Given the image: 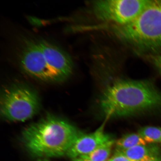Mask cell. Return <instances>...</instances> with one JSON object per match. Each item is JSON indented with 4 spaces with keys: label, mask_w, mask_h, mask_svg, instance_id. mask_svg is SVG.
<instances>
[{
    "label": "cell",
    "mask_w": 161,
    "mask_h": 161,
    "mask_svg": "<svg viewBox=\"0 0 161 161\" xmlns=\"http://www.w3.org/2000/svg\"><path fill=\"white\" fill-rule=\"evenodd\" d=\"M99 105L106 120L161 110V92L148 80L116 79L103 91Z\"/></svg>",
    "instance_id": "obj_1"
},
{
    "label": "cell",
    "mask_w": 161,
    "mask_h": 161,
    "mask_svg": "<svg viewBox=\"0 0 161 161\" xmlns=\"http://www.w3.org/2000/svg\"><path fill=\"white\" fill-rule=\"evenodd\" d=\"M80 132L67 121L48 115L25 128L21 140L34 156L59 157L66 155Z\"/></svg>",
    "instance_id": "obj_2"
},
{
    "label": "cell",
    "mask_w": 161,
    "mask_h": 161,
    "mask_svg": "<svg viewBox=\"0 0 161 161\" xmlns=\"http://www.w3.org/2000/svg\"><path fill=\"white\" fill-rule=\"evenodd\" d=\"M103 30L138 51L161 50V1L152 0L139 15L127 25L103 26Z\"/></svg>",
    "instance_id": "obj_3"
},
{
    "label": "cell",
    "mask_w": 161,
    "mask_h": 161,
    "mask_svg": "<svg viewBox=\"0 0 161 161\" xmlns=\"http://www.w3.org/2000/svg\"><path fill=\"white\" fill-rule=\"evenodd\" d=\"M18 62L24 72L36 79L47 82L64 80L51 48L43 40L24 39L18 53Z\"/></svg>",
    "instance_id": "obj_4"
},
{
    "label": "cell",
    "mask_w": 161,
    "mask_h": 161,
    "mask_svg": "<svg viewBox=\"0 0 161 161\" xmlns=\"http://www.w3.org/2000/svg\"><path fill=\"white\" fill-rule=\"evenodd\" d=\"M40 107L39 98L36 92L25 85L12 86L2 93L1 114L8 120L25 121L35 116Z\"/></svg>",
    "instance_id": "obj_5"
},
{
    "label": "cell",
    "mask_w": 161,
    "mask_h": 161,
    "mask_svg": "<svg viewBox=\"0 0 161 161\" xmlns=\"http://www.w3.org/2000/svg\"><path fill=\"white\" fill-rule=\"evenodd\" d=\"M148 0H100L92 3L94 17L105 25L122 26L131 22L146 7Z\"/></svg>",
    "instance_id": "obj_6"
},
{
    "label": "cell",
    "mask_w": 161,
    "mask_h": 161,
    "mask_svg": "<svg viewBox=\"0 0 161 161\" xmlns=\"http://www.w3.org/2000/svg\"><path fill=\"white\" fill-rule=\"evenodd\" d=\"M105 123L95 131L88 134L80 132L72 144L66 155L73 159L86 156L104 143L112 139L104 131Z\"/></svg>",
    "instance_id": "obj_7"
},
{
    "label": "cell",
    "mask_w": 161,
    "mask_h": 161,
    "mask_svg": "<svg viewBox=\"0 0 161 161\" xmlns=\"http://www.w3.org/2000/svg\"><path fill=\"white\" fill-rule=\"evenodd\" d=\"M117 152L122 153L131 161H142L150 157L160 155L159 149L154 144L140 145L125 150Z\"/></svg>",
    "instance_id": "obj_8"
},
{
    "label": "cell",
    "mask_w": 161,
    "mask_h": 161,
    "mask_svg": "<svg viewBox=\"0 0 161 161\" xmlns=\"http://www.w3.org/2000/svg\"><path fill=\"white\" fill-rule=\"evenodd\" d=\"M140 145H145L147 144L139 134L135 133L126 134L117 141L116 151L125 150Z\"/></svg>",
    "instance_id": "obj_9"
},
{
    "label": "cell",
    "mask_w": 161,
    "mask_h": 161,
    "mask_svg": "<svg viewBox=\"0 0 161 161\" xmlns=\"http://www.w3.org/2000/svg\"><path fill=\"white\" fill-rule=\"evenodd\" d=\"M114 143V140L112 139L98 147L90 154L82 157L89 159L92 161H108Z\"/></svg>",
    "instance_id": "obj_10"
},
{
    "label": "cell",
    "mask_w": 161,
    "mask_h": 161,
    "mask_svg": "<svg viewBox=\"0 0 161 161\" xmlns=\"http://www.w3.org/2000/svg\"><path fill=\"white\" fill-rule=\"evenodd\" d=\"M138 133L147 144L161 143V128L160 127L144 126L138 130Z\"/></svg>",
    "instance_id": "obj_11"
},
{
    "label": "cell",
    "mask_w": 161,
    "mask_h": 161,
    "mask_svg": "<svg viewBox=\"0 0 161 161\" xmlns=\"http://www.w3.org/2000/svg\"><path fill=\"white\" fill-rule=\"evenodd\" d=\"M108 161H131L122 153L117 152Z\"/></svg>",
    "instance_id": "obj_12"
},
{
    "label": "cell",
    "mask_w": 161,
    "mask_h": 161,
    "mask_svg": "<svg viewBox=\"0 0 161 161\" xmlns=\"http://www.w3.org/2000/svg\"><path fill=\"white\" fill-rule=\"evenodd\" d=\"M152 59L154 65L161 74V54L152 56Z\"/></svg>",
    "instance_id": "obj_13"
},
{
    "label": "cell",
    "mask_w": 161,
    "mask_h": 161,
    "mask_svg": "<svg viewBox=\"0 0 161 161\" xmlns=\"http://www.w3.org/2000/svg\"><path fill=\"white\" fill-rule=\"evenodd\" d=\"M142 161H161V157L160 155L150 157Z\"/></svg>",
    "instance_id": "obj_14"
},
{
    "label": "cell",
    "mask_w": 161,
    "mask_h": 161,
    "mask_svg": "<svg viewBox=\"0 0 161 161\" xmlns=\"http://www.w3.org/2000/svg\"><path fill=\"white\" fill-rule=\"evenodd\" d=\"M72 161H92L88 158L84 157H79L73 159Z\"/></svg>",
    "instance_id": "obj_15"
},
{
    "label": "cell",
    "mask_w": 161,
    "mask_h": 161,
    "mask_svg": "<svg viewBox=\"0 0 161 161\" xmlns=\"http://www.w3.org/2000/svg\"><path fill=\"white\" fill-rule=\"evenodd\" d=\"M37 161H49L47 159H39Z\"/></svg>",
    "instance_id": "obj_16"
}]
</instances>
